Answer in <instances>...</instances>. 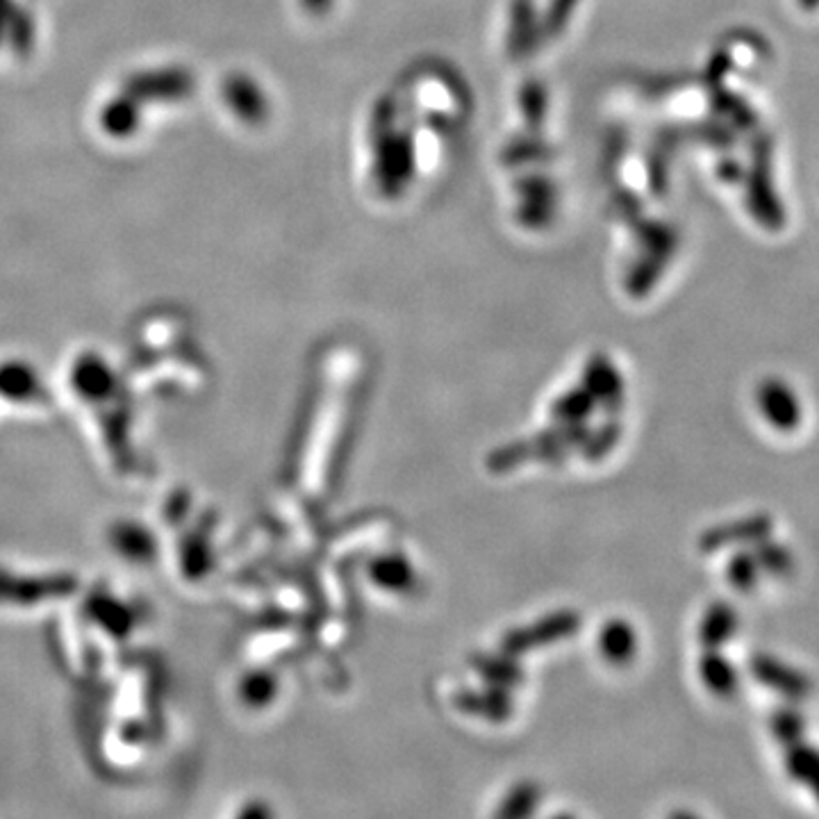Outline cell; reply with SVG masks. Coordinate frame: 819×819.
Returning a JSON list of instances; mask_svg holds the SVG:
<instances>
[{"label": "cell", "instance_id": "obj_1", "mask_svg": "<svg viewBox=\"0 0 819 819\" xmlns=\"http://www.w3.org/2000/svg\"><path fill=\"white\" fill-rule=\"evenodd\" d=\"M196 78L190 69L166 67L153 71H140L123 82V94L134 101H185L194 94Z\"/></svg>", "mask_w": 819, "mask_h": 819}, {"label": "cell", "instance_id": "obj_3", "mask_svg": "<svg viewBox=\"0 0 819 819\" xmlns=\"http://www.w3.org/2000/svg\"><path fill=\"white\" fill-rule=\"evenodd\" d=\"M140 101H134L128 94H121L117 99H112L110 103L103 105L101 110V125L110 136H117V140H123V136H130L140 128Z\"/></svg>", "mask_w": 819, "mask_h": 819}, {"label": "cell", "instance_id": "obj_4", "mask_svg": "<svg viewBox=\"0 0 819 819\" xmlns=\"http://www.w3.org/2000/svg\"><path fill=\"white\" fill-rule=\"evenodd\" d=\"M6 39L10 41L14 53H19V55L30 53L32 41H34V23H32V17L23 8H17V6L12 8L8 30H6Z\"/></svg>", "mask_w": 819, "mask_h": 819}, {"label": "cell", "instance_id": "obj_6", "mask_svg": "<svg viewBox=\"0 0 819 819\" xmlns=\"http://www.w3.org/2000/svg\"><path fill=\"white\" fill-rule=\"evenodd\" d=\"M799 6L810 12V10H817L819 8V0H799Z\"/></svg>", "mask_w": 819, "mask_h": 819}, {"label": "cell", "instance_id": "obj_2", "mask_svg": "<svg viewBox=\"0 0 819 819\" xmlns=\"http://www.w3.org/2000/svg\"><path fill=\"white\" fill-rule=\"evenodd\" d=\"M223 94L228 105L233 108V112L249 121V123H257L264 119L266 114V101L262 97L260 87L246 78V75H231L223 84Z\"/></svg>", "mask_w": 819, "mask_h": 819}, {"label": "cell", "instance_id": "obj_5", "mask_svg": "<svg viewBox=\"0 0 819 819\" xmlns=\"http://www.w3.org/2000/svg\"><path fill=\"white\" fill-rule=\"evenodd\" d=\"M12 0H0V41L6 39V30H8V21L12 14Z\"/></svg>", "mask_w": 819, "mask_h": 819}]
</instances>
